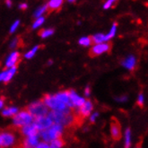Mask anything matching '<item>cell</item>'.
<instances>
[{
	"label": "cell",
	"mask_w": 148,
	"mask_h": 148,
	"mask_svg": "<svg viewBox=\"0 0 148 148\" xmlns=\"http://www.w3.org/2000/svg\"><path fill=\"white\" fill-rule=\"evenodd\" d=\"M73 109H68L63 111H52L48 114L49 118L54 124L66 127L77 126L76 119L75 117V112H72Z\"/></svg>",
	"instance_id": "1"
},
{
	"label": "cell",
	"mask_w": 148,
	"mask_h": 148,
	"mask_svg": "<svg viewBox=\"0 0 148 148\" xmlns=\"http://www.w3.org/2000/svg\"><path fill=\"white\" fill-rule=\"evenodd\" d=\"M62 130L63 127L58 124H52L50 127L48 129L42 130L41 136L45 141H53L55 139L61 138L62 136Z\"/></svg>",
	"instance_id": "2"
},
{
	"label": "cell",
	"mask_w": 148,
	"mask_h": 148,
	"mask_svg": "<svg viewBox=\"0 0 148 148\" xmlns=\"http://www.w3.org/2000/svg\"><path fill=\"white\" fill-rule=\"evenodd\" d=\"M30 112V114L33 118H40V117H46L48 115V107L45 105L42 101H36L33 102L25 109Z\"/></svg>",
	"instance_id": "3"
},
{
	"label": "cell",
	"mask_w": 148,
	"mask_h": 148,
	"mask_svg": "<svg viewBox=\"0 0 148 148\" xmlns=\"http://www.w3.org/2000/svg\"><path fill=\"white\" fill-rule=\"evenodd\" d=\"M41 101L44 103L47 107L52 109L54 111H63V110L69 109L66 104L57 100L54 95L45 94L44 96H43V99Z\"/></svg>",
	"instance_id": "4"
},
{
	"label": "cell",
	"mask_w": 148,
	"mask_h": 148,
	"mask_svg": "<svg viewBox=\"0 0 148 148\" xmlns=\"http://www.w3.org/2000/svg\"><path fill=\"white\" fill-rule=\"evenodd\" d=\"M32 119L33 117L30 114V112L26 110H23L21 112H18L14 117V125L16 128H20L32 123Z\"/></svg>",
	"instance_id": "5"
},
{
	"label": "cell",
	"mask_w": 148,
	"mask_h": 148,
	"mask_svg": "<svg viewBox=\"0 0 148 148\" xmlns=\"http://www.w3.org/2000/svg\"><path fill=\"white\" fill-rule=\"evenodd\" d=\"M112 48V43L107 42V43H100V44L94 45L89 51V54L91 57H96L105 52H110Z\"/></svg>",
	"instance_id": "6"
},
{
	"label": "cell",
	"mask_w": 148,
	"mask_h": 148,
	"mask_svg": "<svg viewBox=\"0 0 148 148\" xmlns=\"http://www.w3.org/2000/svg\"><path fill=\"white\" fill-rule=\"evenodd\" d=\"M15 145L14 135L11 132H4L0 135V145L2 147H9Z\"/></svg>",
	"instance_id": "7"
},
{
	"label": "cell",
	"mask_w": 148,
	"mask_h": 148,
	"mask_svg": "<svg viewBox=\"0 0 148 148\" xmlns=\"http://www.w3.org/2000/svg\"><path fill=\"white\" fill-rule=\"evenodd\" d=\"M110 133L114 140L118 141L121 138V127L119 120L115 118H112L110 121Z\"/></svg>",
	"instance_id": "8"
},
{
	"label": "cell",
	"mask_w": 148,
	"mask_h": 148,
	"mask_svg": "<svg viewBox=\"0 0 148 148\" xmlns=\"http://www.w3.org/2000/svg\"><path fill=\"white\" fill-rule=\"evenodd\" d=\"M92 110V104L90 101H85L84 105L78 109V111L75 112V114L80 117L82 119H84V118L88 117L90 115L91 111Z\"/></svg>",
	"instance_id": "9"
},
{
	"label": "cell",
	"mask_w": 148,
	"mask_h": 148,
	"mask_svg": "<svg viewBox=\"0 0 148 148\" xmlns=\"http://www.w3.org/2000/svg\"><path fill=\"white\" fill-rule=\"evenodd\" d=\"M34 124L37 127V128L39 130H45L48 129L49 127H50L53 124V122L50 120V119L49 117H40V118H37L35 119V121H34Z\"/></svg>",
	"instance_id": "10"
},
{
	"label": "cell",
	"mask_w": 148,
	"mask_h": 148,
	"mask_svg": "<svg viewBox=\"0 0 148 148\" xmlns=\"http://www.w3.org/2000/svg\"><path fill=\"white\" fill-rule=\"evenodd\" d=\"M68 93H69V99H70V101H71V104L73 107L75 106V107L80 108L81 106L84 105V103L85 102V100L78 96L73 90L68 91Z\"/></svg>",
	"instance_id": "11"
},
{
	"label": "cell",
	"mask_w": 148,
	"mask_h": 148,
	"mask_svg": "<svg viewBox=\"0 0 148 148\" xmlns=\"http://www.w3.org/2000/svg\"><path fill=\"white\" fill-rule=\"evenodd\" d=\"M57 100H58L59 101H61L62 103L66 104V105L69 108V109H73V106L71 104L70 99H69V93L68 91H64V92H60L58 94L54 95Z\"/></svg>",
	"instance_id": "12"
},
{
	"label": "cell",
	"mask_w": 148,
	"mask_h": 148,
	"mask_svg": "<svg viewBox=\"0 0 148 148\" xmlns=\"http://www.w3.org/2000/svg\"><path fill=\"white\" fill-rule=\"evenodd\" d=\"M38 131H39V129L37 128V127L34 123H31L29 125H26L21 127V133L23 135L28 136L38 135Z\"/></svg>",
	"instance_id": "13"
},
{
	"label": "cell",
	"mask_w": 148,
	"mask_h": 148,
	"mask_svg": "<svg viewBox=\"0 0 148 148\" xmlns=\"http://www.w3.org/2000/svg\"><path fill=\"white\" fill-rule=\"evenodd\" d=\"M62 5L63 1H61V0H51L46 5V11L50 13L53 11H58L62 7Z\"/></svg>",
	"instance_id": "14"
},
{
	"label": "cell",
	"mask_w": 148,
	"mask_h": 148,
	"mask_svg": "<svg viewBox=\"0 0 148 148\" xmlns=\"http://www.w3.org/2000/svg\"><path fill=\"white\" fill-rule=\"evenodd\" d=\"M19 58H20V54L18 52H14L12 53L9 58L6 60V67H14L19 62Z\"/></svg>",
	"instance_id": "15"
},
{
	"label": "cell",
	"mask_w": 148,
	"mask_h": 148,
	"mask_svg": "<svg viewBox=\"0 0 148 148\" xmlns=\"http://www.w3.org/2000/svg\"><path fill=\"white\" fill-rule=\"evenodd\" d=\"M24 144L31 148H35L38 145V135L28 136L24 140Z\"/></svg>",
	"instance_id": "16"
},
{
	"label": "cell",
	"mask_w": 148,
	"mask_h": 148,
	"mask_svg": "<svg viewBox=\"0 0 148 148\" xmlns=\"http://www.w3.org/2000/svg\"><path fill=\"white\" fill-rule=\"evenodd\" d=\"M91 39V44H94V45H97V44H100L102 41L106 40H105V35H103L101 33H98V34H95L93 36H91L90 37Z\"/></svg>",
	"instance_id": "17"
},
{
	"label": "cell",
	"mask_w": 148,
	"mask_h": 148,
	"mask_svg": "<svg viewBox=\"0 0 148 148\" xmlns=\"http://www.w3.org/2000/svg\"><path fill=\"white\" fill-rule=\"evenodd\" d=\"M17 113H18V110L14 107H9V108H5L2 111V115L4 117H13L15 116Z\"/></svg>",
	"instance_id": "18"
},
{
	"label": "cell",
	"mask_w": 148,
	"mask_h": 148,
	"mask_svg": "<svg viewBox=\"0 0 148 148\" xmlns=\"http://www.w3.org/2000/svg\"><path fill=\"white\" fill-rule=\"evenodd\" d=\"M123 65H124V66H126L128 69H133L136 66V58L132 56L128 57L123 62Z\"/></svg>",
	"instance_id": "19"
},
{
	"label": "cell",
	"mask_w": 148,
	"mask_h": 148,
	"mask_svg": "<svg viewBox=\"0 0 148 148\" xmlns=\"http://www.w3.org/2000/svg\"><path fill=\"white\" fill-rule=\"evenodd\" d=\"M64 145H65V141L62 139V137L58 138L53 141H51L49 148H62L64 146Z\"/></svg>",
	"instance_id": "20"
},
{
	"label": "cell",
	"mask_w": 148,
	"mask_h": 148,
	"mask_svg": "<svg viewBox=\"0 0 148 148\" xmlns=\"http://www.w3.org/2000/svg\"><path fill=\"white\" fill-rule=\"evenodd\" d=\"M16 72V66L14 67H12L11 69H9L8 71H5V79H4V82L5 83H7L11 80V78L14 76V75L15 74Z\"/></svg>",
	"instance_id": "21"
},
{
	"label": "cell",
	"mask_w": 148,
	"mask_h": 148,
	"mask_svg": "<svg viewBox=\"0 0 148 148\" xmlns=\"http://www.w3.org/2000/svg\"><path fill=\"white\" fill-rule=\"evenodd\" d=\"M125 148L130 147V129L127 128L125 133Z\"/></svg>",
	"instance_id": "22"
},
{
	"label": "cell",
	"mask_w": 148,
	"mask_h": 148,
	"mask_svg": "<svg viewBox=\"0 0 148 148\" xmlns=\"http://www.w3.org/2000/svg\"><path fill=\"white\" fill-rule=\"evenodd\" d=\"M117 24L116 23H114L113 24V26H112V28H111V30H110V33L109 34H107V35H105V40H110V39H111L113 36L115 35V32H116V29H117Z\"/></svg>",
	"instance_id": "23"
},
{
	"label": "cell",
	"mask_w": 148,
	"mask_h": 148,
	"mask_svg": "<svg viewBox=\"0 0 148 148\" xmlns=\"http://www.w3.org/2000/svg\"><path fill=\"white\" fill-rule=\"evenodd\" d=\"M79 44L82 46H89L91 45V39L90 37H84L79 40Z\"/></svg>",
	"instance_id": "24"
},
{
	"label": "cell",
	"mask_w": 148,
	"mask_h": 148,
	"mask_svg": "<svg viewBox=\"0 0 148 148\" xmlns=\"http://www.w3.org/2000/svg\"><path fill=\"white\" fill-rule=\"evenodd\" d=\"M53 30H50V29H49V30H41L40 32V35L42 37V38H46V37H49V36H50L52 33H53Z\"/></svg>",
	"instance_id": "25"
},
{
	"label": "cell",
	"mask_w": 148,
	"mask_h": 148,
	"mask_svg": "<svg viewBox=\"0 0 148 148\" xmlns=\"http://www.w3.org/2000/svg\"><path fill=\"white\" fill-rule=\"evenodd\" d=\"M39 48H40V46L34 47L32 50H30V51L28 52V53H26L25 58H32V57L34 56V54H35V52L39 49Z\"/></svg>",
	"instance_id": "26"
},
{
	"label": "cell",
	"mask_w": 148,
	"mask_h": 148,
	"mask_svg": "<svg viewBox=\"0 0 148 148\" xmlns=\"http://www.w3.org/2000/svg\"><path fill=\"white\" fill-rule=\"evenodd\" d=\"M45 11H46V5L45 6H41V7L39 8V9L36 10L35 14H34V16H35V17H39V18H40V16L43 13H45Z\"/></svg>",
	"instance_id": "27"
},
{
	"label": "cell",
	"mask_w": 148,
	"mask_h": 148,
	"mask_svg": "<svg viewBox=\"0 0 148 148\" xmlns=\"http://www.w3.org/2000/svg\"><path fill=\"white\" fill-rule=\"evenodd\" d=\"M43 23H44V18H43V17H40V18H38L35 22H34L32 28L35 29L36 27H39V26H40Z\"/></svg>",
	"instance_id": "28"
},
{
	"label": "cell",
	"mask_w": 148,
	"mask_h": 148,
	"mask_svg": "<svg viewBox=\"0 0 148 148\" xmlns=\"http://www.w3.org/2000/svg\"><path fill=\"white\" fill-rule=\"evenodd\" d=\"M137 104L140 107H143V105H144V95L143 94L139 95L138 100H137Z\"/></svg>",
	"instance_id": "29"
},
{
	"label": "cell",
	"mask_w": 148,
	"mask_h": 148,
	"mask_svg": "<svg viewBox=\"0 0 148 148\" xmlns=\"http://www.w3.org/2000/svg\"><path fill=\"white\" fill-rule=\"evenodd\" d=\"M35 148H49V145L46 142H41L39 145H37Z\"/></svg>",
	"instance_id": "30"
},
{
	"label": "cell",
	"mask_w": 148,
	"mask_h": 148,
	"mask_svg": "<svg viewBox=\"0 0 148 148\" xmlns=\"http://www.w3.org/2000/svg\"><path fill=\"white\" fill-rule=\"evenodd\" d=\"M19 25V21H16L14 24H13V26L11 27V30H10V32H14L15 30H16V28H17V26Z\"/></svg>",
	"instance_id": "31"
},
{
	"label": "cell",
	"mask_w": 148,
	"mask_h": 148,
	"mask_svg": "<svg viewBox=\"0 0 148 148\" xmlns=\"http://www.w3.org/2000/svg\"><path fill=\"white\" fill-rule=\"evenodd\" d=\"M111 4H113V1H108V2H106L105 5H104V8H105V9H108V8L110 7Z\"/></svg>",
	"instance_id": "32"
},
{
	"label": "cell",
	"mask_w": 148,
	"mask_h": 148,
	"mask_svg": "<svg viewBox=\"0 0 148 148\" xmlns=\"http://www.w3.org/2000/svg\"><path fill=\"white\" fill-rule=\"evenodd\" d=\"M98 117V113H94V114L91 117V121L92 122H93V121L95 120V119H96Z\"/></svg>",
	"instance_id": "33"
},
{
	"label": "cell",
	"mask_w": 148,
	"mask_h": 148,
	"mask_svg": "<svg viewBox=\"0 0 148 148\" xmlns=\"http://www.w3.org/2000/svg\"><path fill=\"white\" fill-rule=\"evenodd\" d=\"M4 103H5V98L4 97L0 98V108H2L4 106Z\"/></svg>",
	"instance_id": "34"
},
{
	"label": "cell",
	"mask_w": 148,
	"mask_h": 148,
	"mask_svg": "<svg viewBox=\"0 0 148 148\" xmlns=\"http://www.w3.org/2000/svg\"><path fill=\"white\" fill-rule=\"evenodd\" d=\"M5 76V72H3V73L0 74V81H2V80L4 81Z\"/></svg>",
	"instance_id": "35"
},
{
	"label": "cell",
	"mask_w": 148,
	"mask_h": 148,
	"mask_svg": "<svg viewBox=\"0 0 148 148\" xmlns=\"http://www.w3.org/2000/svg\"><path fill=\"white\" fill-rule=\"evenodd\" d=\"M20 8H21V9H23V10H25L26 8H27V5H26V4H22L20 5Z\"/></svg>",
	"instance_id": "36"
},
{
	"label": "cell",
	"mask_w": 148,
	"mask_h": 148,
	"mask_svg": "<svg viewBox=\"0 0 148 148\" xmlns=\"http://www.w3.org/2000/svg\"><path fill=\"white\" fill-rule=\"evenodd\" d=\"M85 94H86V96H89V94H90V88L89 87H87V88L85 89Z\"/></svg>",
	"instance_id": "37"
},
{
	"label": "cell",
	"mask_w": 148,
	"mask_h": 148,
	"mask_svg": "<svg viewBox=\"0 0 148 148\" xmlns=\"http://www.w3.org/2000/svg\"><path fill=\"white\" fill-rule=\"evenodd\" d=\"M6 5H7L8 6H11V2H10V1H6Z\"/></svg>",
	"instance_id": "38"
},
{
	"label": "cell",
	"mask_w": 148,
	"mask_h": 148,
	"mask_svg": "<svg viewBox=\"0 0 148 148\" xmlns=\"http://www.w3.org/2000/svg\"><path fill=\"white\" fill-rule=\"evenodd\" d=\"M136 148H141V146H140V145H138L136 146Z\"/></svg>",
	"instance_id": "39"
}]
</instances>
